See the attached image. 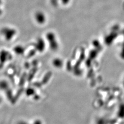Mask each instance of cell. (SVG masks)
<instances>
[{
    "label": "cell",
    "instance_id": "obj_1",
    "mask_svg": "<svg viewBox=\"0 0 124 124\" xmlns=\"http://www.w3.org/2000/svg\"><path fill=\"white\" fill-rule=\"evenodd\" d=\"M36 18H38L37 19V20L39 22V23H43L44 21H45V16L44 15L41 13H36Z\"/></svg>",
    "mask_w": 124,
    "mask_h": 124
},
{
    "label": "cell",
    "instance_id": "obj_2",
    "mask_svg": "<svg viewBox=\"0 0 124 124\" xmlns=\"http://www.w3.org/2000/svg\"><path fill=\"white\" fill-rule=\"evenodd\" d=\"M69 0H62V2H63V3H68V2H69Z\"/></svg>",
    "mask_w": 124,
    "mask_h": 124
}]
</instances>
